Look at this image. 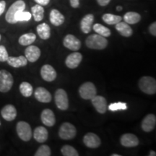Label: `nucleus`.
I'll use <instances>...</instances> for the list:
<instances>
[{
  "label": "nucleus",
  "instance_id": "26",
  "mask_svg": "<svg viewBox=\"0 0 156 156\" xmlns=\"http://www.w3.org/2000/svg\"><path fill=\"white\" fill-rule=\"evenodd\" d=\"M124 20L129 25H134L141 20V15L135 12H128L124 15Z\"/></svg>",
  "mask_w": 156,
  "mask_h": 156
},
{
  "label": "nucleus",
  "instance_id": "21",
  "mask_svg": "<svg viewBox=\"0 0 156 156\" xmlns=\"http://www.w3.org/2000/svg\"><path fill=\"white\" fill-rule=\"evenodd\" d=\"M50 22L54 26H60L65 21V17L58 9H53L50 12Z\"/></svg>",
  "mask_w": 156,
  "mask_h": 156
},
{
  "label": "nucleus",
  "instance_id": "10",
  "mask_svg": "<svg viewBox=\"0 0 156 156\" xmlns=\"http://www.w3.org/2000/svg\"><path fill=\"white\" fill-rule=\"evenodd\" d=\"M121 145L125 147H134L139 145L140 141L137 136L133 134H124L120 138Z\"/></svg>",
  "mask_w": 156,
  "mask_h": 156
},
{
  "label": "nucleus",
  "instance_id": "46",
  "mask_svg": "<svg viewBox=\"0 0 156 156\" xmlns=\"http://www.w3.org/2000/svg\"><path fill=\"white\" fill-rule=\"evenodd\" d=\"M0 124H1V122H0Z\"/></svg>",
  "mask_w": 156,
  "mask_h": 156
},
{
  "label": "nucleus",
  "instance_id": "40",
  "mask_svg": "<svg viewBox=\"0 0 156 156\" xmlns=\"http://www.w3.org/2000/svg\"><path fill=\"white\" fill-rule=\"evenodd\" d=\"M34 1L39 5L46 6L49 3L50 0H34Z\"/></svg>",
  "mask_w": 156,
  "mask_h": 156
},
{
  "label": "nucleus",
  "instance_id": "35",
  "mask_svg": "<svg viewBox=\"0 0 156 156\" xmlns=\"http://www.w3.org/2000/svg\"><path fill=\"white\" fill-rule=\"evenodd\" d=\"M51 155V151L50 147L46 145H43L40 146L38 150H37L35 156H50Z\"/></svg>",
  "mask_w": 156,
  "mask_h": 156
},
{
  "label": "nucleus",
  "instance_id": "15",
  "mask_svg": "<svg viewBox=\"0 0 156 156\" xmlns=\"http://www.w3.org/2000/svg\"><path fill=\"white\" fill-rule=\"evenodd\" d=\"M92 104L95 110L100 114H105L107 111V101L104 97L101 95H95L91 99Z\"/></svg>",
  "mask_w": 156,
  "mask_h": 156
},
{
  "label": "nucleus",
  "instance_id": "8",
  "mask_svg": "<svg viewBox=\"0 0 156 156\" xmlns=\"http://www.w3.org/2000/svg\"><path fill=\"white\" fill-rule=\"evenodd\" d=\"M55 103L58 109L66 111L69 108V99L66 91L64 89L59 88L56 90L54 95Z\"/></svg>",
  "mask_w": 156,
  "mask_h": 156
},
{
  "label": "nucleus",
  "instance_id": "19",
  "mask_svg": "<svg viewBox=\"0 0 156 156\" xmlns=\"http://www.w3.org/2000/svg\"><path fill=\"white\" fill-rule=\"evenodd\" d=\"M93 22H94V15L93 14H87L83 17L80 21V29L84 34H89L92 29Z\"/></svg>",
  "mask_w": 156,
  "mask_h": 156
},
{
  "label": "nucleus",
  "instance_id": "27",
  "mask_svg": "<svg viewBox=\"0 0 156 156\" xmlns=\"http://www.w3.org/2000/svg\"><path fill=\"white\" fill-rule=\"evenodd\" d=\"M31 12H32L33 17H34V20L36 22H40L44 19V9L43 6L37 5H34V7H31Z\"/></svg>",
  "mask_w": 156,
  "mask_h": 156
},
{
  "label": "nucleus",
  "instance_id": "11",
  "mask_svg": "<svg viewBox=\"0 0 156 156\" xmlns=\"http://www.w3.org/2000/svg\"><path fill=\"white\" fill-rule=\"evenodd\" d=\"M41 54V51L40 48L33 45H29L25 50V56L26 57L28 62H36L38 61Z\"/></svg>",
  "mask_w": 156,
  "mask_h": 156
},
{
  "label": "nucleus",
  "instance_id": "22",
  "mask_svg": "<svg viewBox=\"0 0 156 156\" xmlns=\"http://www.w3.org/2000/svg\"><path fill=\"white\" fill-rule=\"evenodd\" d=\"M48 130L42 126H39L35 129L34 132V137L36 142L43 143L48 140Z\"/></svg>",
  "mask_w": 156,
  "mask_h": 156
},
{
  "label": "nucleus",
  "instance_id": "31",
  "mask_svg": "<svg viewBox=\"0 0 156 156\" xmlns=\"http://www.w3.org/2000/svg\"><path fill=\"white\" fill-rule=\"evenodd\" d=\"M20 92L24 97L28 98L32 95L34 88L32 85L28 82H23L20 85Z\"/></svg>",
  "mask_w": 156,
  "mask_h": 156
},
{
  "label": "nucleus",
  "instance_id": "44",
  "mask_svg": "<svg viewBox=\"0 0 156 156\" xmlns=\"http://www.w3.org/2000/svg\"><path fill=\"white\" fill-rule=\"evenodd\" d=\"M112 156H120V155H119V154H112Z\"/></svg>",
  "mask_w": 156,
  "mask_h": 156
},
{
  "label": "nucleus",
  "instance_id": "2",
  "mask_svg": "<svg viewBox=\"0 0 156 156\" xmlns=\"http://www.w3.org/2000/svg\"><path fill=\"white\" fill-rule=\"evenodd\" d=\"M138 85L142 92L148 95L156 93V80L155 78L150 76H144L140 79Z\"/></svg>",
  "mask_w": 156,
  "mask_h": 156
},
{
  "label": "nucleus",
  "instance_id": "41",
  "mask_svg": "<svg viewBox=\"0 0 156 156\" xmlns=\"http://www.w3.org/2000/svg\"><path fill=\"white\" fill-rule=\"evenodd\" d=\"M96 1L99 5L104 7V6L108 5V4L110 3L111 0H96Z\"/></svg>",
  "mask_w": 156,
  "mask_h": 156
},
{
  "label": "nucleus",
  "instance_id": "38",
  "mask_svg": "<svg viewBox=\"0 0 156 156\" xmlns=\"http://www.w3.org/2000/svg\"><path fill=\"white\" fill-rule=\"evenodd\" d=\"M69 2L73 8H78L80 7V0H69Z\"/></svg>",
  "mask_w": 156,
  "mask_h": 156
},
{
  "label": "nucleus",
  "instance_id": "24",
  "mask_svg": "<svg viewBox=\"0 0 156 156\" xmlns=\"http://www.w3.org/2000/svg\"><path fill=\"white\" fill-rule=\"evenodd\" d=\"M115 28L119 33L120 35H122L124 37H126V38L130 37L132 35V34H133L132 28L126 22H122V21H120L119 23H116Z\"/></svg>",
  "mask_w": 156,
  "mask_h": 156
},
{
  "label": "nucleus",
  "instance_id": "3",
  "mask_svg": "<svg viewBox=\"0 0 156 156\" xmlns=\"http://www.w3.org/2000/svg\"><path fill=\"white\" fill-rule=\"evenodd\" d=\"M25 3L23 0H17L12 5L5 15V20L10 24L17 23L15 20V15L20 11L25 10Z\"/></svg>",
  "mask_w": 156,
  "mask_h": 156
},
{
  "label": "nucleus",
  "instance_id": "45",
  "mask_svg": "<svg viewBox=\"0 0 156 156\" xmlns=\"http://www.w3.org/2000/svg\"><path fill=\"white\" fill-rule=\"evenodd\" d=\"M1 38H2V36H1V34H0V41H1Z\"/></svg>",
  "mask_w": 156,
  "mask_h": 156
},
{
  "label": "nucleus",
  "instance_id": "18",
  "mask_svg": "<svg viewBox=\"0 0 156 156\" xmlns=\"http://www.w3.org/2000/svg\"><path fill=\"white\" fill-rule=\"evenodd\" d=\"M1 115L5 120L7 122H12L16 118L17 110L13 105L7 104L1 110Z\"/></svg>",
  "mask_w": 156,
  "mask_h": 156
},
{
  "label": "nucleus",
  "instance_id": "25",
  "mask_svg": "<svg viewBox=\"0 0 156 156\" xmlns=\"http://www.w3.org/2000/svg\"><path fill=\"white\" fill-rule=\"evenodd\" d=\"M38 35L43 40H47L51 36V28L47 23H44L39 24L36 28Z\"/></svg>",
  "mask_w": 156,
  "mask_h": 156
},
{
  "label": "nucleus",
  "instance_id": "36",
  "mask_svg": "<svg viewBox=\"0 0 156 156\" xmlns=\"http://www.w3.org/2000/svg\"><path fill=\"white\" fill-rule=\"evenodd\" d=\"M8 57L9 54L6 48L2 45H0V62H7Z\"/></svg>",
  "mask_w": 156,
  "mask_h": 156
},
{
  "label": "nucleus",
  "instance_id": "34",
  "mask_svg": "<svg viewBox=\"0 0 156 156\" xmlns=\"http://www.w3.org/2000/svg\"><path fill=\"white\" fill-rule=\"evenodd\" d=\"M108 110L111 112H116V111L121 110H126L127 109V106L126 103L123 102H117L111 103L108 107Z\"/></svg>",
  "mask_w": 156,
  "mask_h": 156
},
{
  "label": "nucleus",
  "instance_id": "33",
  "mask_svg": "<svg viewBox=\"0 0 156 156\" xmlns=\"http://www.w3.org/2000/svg\"><path fill=\"white\" fill-rule=\"evenodd\" d=\"M32 17V15L29 12L24 10L20 11L15 15V20L16 22H23V21H29Z\"/></svg>",
  "mask_w": 156,
  "mask_h": 156
},
{
  "label": "nucleus",
  "instance_id": "5",
  "mask_svg": "<svg viewBox=\"0 0 156 156\" xmlns=\"http://www.w3.org/2000/svg\"><path fill=\"white\" fill-rule=\"evenodd\" d=\"M77 129L73 124L69 122H64L60 126L58 130V136L62 140H69L75 137Z\"/></svg>",
  "mask_w": 156,
  "mask_h": 156
},
{
  "label": "nucleus",
  "instance_id": "28",
  "mask_svg": "<svg viewBox=\"0 0 156 156\" xmlns=\"http://www.w3.org/2000/svg\"><path fill=\"white\" fill-rule=\"evenodd\" d=\"M36 39V34L34 33H28V34H23L19 38L18 42L22 46H29L33 44Z\"/></svg>",
  "mask_w": 156,
  "mask_h": 156
},
{
  "label": "nucleus",
  "instance_id": "32",
  "mask_svg": "<svg viewBox=\"0 0 156 156\" xmlns=\"http://www.w3.org/2000/svg\"><path fill=\"white\" fill-rule=\"evenodd\" d=\"M61 152L64 156H79V153L75 147L69 145H65L62 147Z\"/></svg>",
  "mask_w": 156,
  "mask_h": 156
},
{
  "label": "nucleus",
  "instance_id": "23",
  "mask_svg": "<svg viewBox=\"0 0 156 156\" xmlns=\"http://www.w3.org/2000/svg\"><path fill=\"white\" fill-rule=\"evenodd\" d=\"M7 62L9 65L15 68L25 67L28 64V60L25 56H20L17 57L9 56Z\"/></svg>",
  "mask_w": 156,
  "mask_h": 156
},
{
  "label": "nucleus",
  "instance_id": "39",
  "mask_svg": "<svg viewBox=\"0 0 156 156\" xmlns=\"http://www.w3.org/2000/svg\"><path fill=\"white\" fill-rule=\"evenodd\" d=\"M5 7H6L5 1L0 2V16H1V15L4 13V12H5Z\"/></svg>",
  "mask_w": 156,
  "mask_h": 156
},
{
  "label": "nucleus",
  "instance_id": "14",
  "mask_svg": "<svg viewBox=\"0 0 156 156\" xmlns=\"http://www.w3.org/2000/svg\"><path fill=\"white\" fill-rule=\"evenodd\" d=\"M41 75L45 81L52 82L56 78V72L51 65L45 64L41 69Z\"/></svg>",
  "mask_w": 156,
  "mask_h": 156
},
{
  "label": "nucleus",
  "instance_id": "37",
  "mask_svg": "<svg viewBox=\"0 0 156 156\" xmlns=\"http://www.w3.org/2000/svg\"><path fill=\"white\" fill-rule=\"evenodd\" d=\"M149 31L152 36H156V23L153 22L149 26Z\"/></svg>",
  "mask_w": 156,
  "mask_h": 156
},
{
  "label": "nucleus",
  "instance_id": "13",
  "mask_svg": "<svg viewBox=\"0 0 156 156\" xmlns=\"http://www.w3.org/2000/svg\"><path fill=\"white\" fill-rule=\"evenodd\" d=\"M82 59H83V55L80 52H74V53L70 54L66 58L65 64L67 67L69 69H75L81 63Z\"/></svg>",
  "mask_w": 156,
  "mask_h": 156
},
{
  "label": "nucleus",
  "instance_id": "16",
  "mask_svg": "<svg viewBox=\"0 0 156 156\" xmlns=\"http://www.w3.org/2000/svg\"><path fill=\"white\" fill-rule=\"evenodd\" d=\"M34 95L36 100L41 103H50L52 99L49 91L43 87H37L34 92Z\"/></svg>",
  "mask_w": 156,
  "mask_h": 156
},
{
  "label": "nucleus",
  "instance_id": "9",
  "mask_svg": "<svg viewBox=\"0 0 156 156\" xmlns=\"http://www.w3.org/2000/svg\"><path fill=\"white\" fill-rule=\"evenodd\" d=\"M63 44L64 47L68 49L74 51H78L81 47V41L77 37L72 34H68L64 37L63 40Z\"/></svg>",
  "mask_w": 156,
  "mask_h": 156
},
{
  "label": "nucleus",
  "instance_id": "17",
  "mask_svg": "<svg viewBox=\"0 0 156 156\" xmlns=\"http://www.w3.org/2000/svg\"><path fill=\"white\" fill-rule=\"evenodd\" d=\"M156 126V116L153 114H147L142 122L141 127L145 132H152Z\"/></svg>",
  "mask_w": 156,
  "mask_h": 156
},
{
  "label": "nucleus",
  "instance_id": "7",
  "mask_svg": "<svg viewBox=\"0 0 156 156\" xmlns=\"http://www.w3.org/2000/svg\"><path fill=\"white\" fill-rule=\"evenodd\" d=\"M16 131L17 135L23 141L28 142L32 137V130L30 124L23 121L17 123Z\"/></svg>",
  "mask_w": 156,
  "mask_h": 156
},
{
  "label": "nucleus",
  "instance_id": "1",
  "mask_svg": "<svg viewBox=\"0 0 156 156\" xmlns=\"http://www.w3.org/2000/svg\"><path fill=\"white\" fill-rule=\"evenodd\" d=\"M85 44L87 47L91 49L102 50L108 46V41L99 34H91L86 38Z\"/></svg>",
  "mask_w": 156,
  "mask_h": 156
},
{
  "label": "nucleus",
  "instance_id": "6",
  "mask_svg": "<svg viewBox=\"0 0 156 156\" xmlns=\"http://www.w3.org/2000/svg\"><path fill=\"white\" fill-rule=\"evenodd\" d=\"M79 93L82 98L85 100H91L97 94V90L95 85L91 82H86L82 84L79 88Z\"/></svg>",
  "mask_w": 156,
  "mask_h": 156
},
{
  "label": "nucleus",
  "instance_id": "30",
  "mask_svg": "<svg viewBox=\"0 0 156 156\" xmlns=\"http://www.w3.org/2000/svg\"><path fill=\"white\" fill-rule=\"evenodd\" d=\"M103 22L106 23L108 25H116V23L122 21V17L119 15H116L110 14V13H106L102 16Z\"/></svg>",
  "mask_w": 156,
  "mask_h": 156
},
{
  "label": "nucleus",
  "instance_id": "42",
  "mask_svg": "<svg viewBox=\"0 0 156 156\" xmlns=\"http://www.w3.org/2000/svg\"><path fill=\"white\" fill-rule=\"evenodd\" d=\"M150 156H155L156 155V153L155 151H150V154H149Z\"/></svg>",
  "mask_w": 156,
  "mask_h": 156
},
{
  "label": "nucleus",
  "instance_id": "20",
  "mask_svg": "<svg viewBox=\"0 0 156 156\" xmlns=\"http://www.w3.org/2000/svg\"><path fill=\"white\" fill-rule=\"evenodd\" d=\"M41 122L44 125L47 126H53L56 123V119L54 112L51 109H44L41 113Z\"/></svg>",
  "mask_w": 156,
  "mask_h": 156
},
{
  "label": "nucleus",
  "instance_id": "4",
  "mask_svg": "<svg viewBox=\"0 0 156 156\" xmlns=\"http://www.w3.org/2000/svg\"><path fill=\"white\" fill-rule=\"evenodd\" d=\"M14 79L10 73L5 69L0 70V92L7 93L12 87Z\"/></svg>",
  "mask_w": 156,
  "mask_h": 156
},
{
  "label": "nucleus",
  "instance_id": "12",
  "mask_svg": "<svg viewBox=\"0 0 156 156\" xmlns=\"http://www.w3.org/2000/svg\"><path fill=\"white\" fill-rule=\"evenodd\" d=\"M83 142L85 146L90 148H97L101 145V141L99 136L92 132L87 133L83 137Z\"/></svg>",
  "mask_w": 156,
  "mask_h": 156
},
{
  "label": "nucleus",
  "instance_id": "29",
  "mask_svg": "<svg viewBox=\"0 0 156 156\" xmlns=\"http://www.w3.org/2000/svg\"><path fill=\"white\" fill-rule=\"evenodd\" d=\"M92 28L93 29V30H94L97 34L101 35V36L105 37V38L109 37L111 36V34H112L110 29L108 28L106 26H104V25L100 24V23H96V24L93 25Z\"/></svg>",
  "mask_w": 156,
  "mask_h": 156
},
{
  "label": "nucleus",
  "instance_id": "43",
  "mask_svg": "<svg viewBox=\"0 0 156 156\" xmlns=\"http://www.w3.org/2000/svg\"><path fill=\"white\" fill-rule=\"evenodd\" d=\"M123 9V7H122V6H117L116 7V10L117 11H122Z\"/></svg>",
  "mask_w": 156,
  "mask_h": 156
}]
</instances>
